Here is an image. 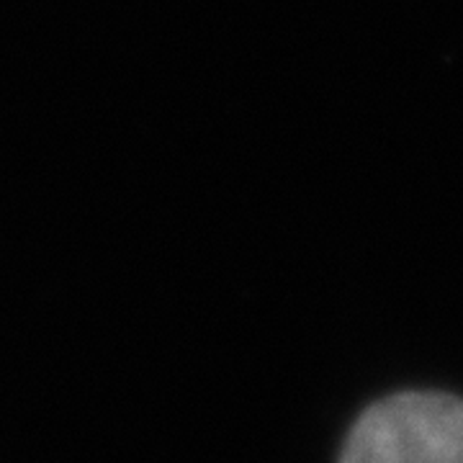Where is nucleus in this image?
Segmentation results:
<instances>
[{"label": "nucleus", "mask_w": 463, "mask_h": 463, "mask_svg": "<svg viewBox=\"0 0 463 463\" xmlns=\"http://www.w3.org/2000/svg\"><path fill=\"white\" fill-rule=\"evenodd\" d=\"M337 463H463V399L399 392L373 402L353 422Z\"/></svg>", "instance_id": "1"}]
</instances>
